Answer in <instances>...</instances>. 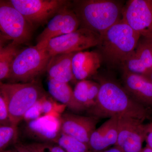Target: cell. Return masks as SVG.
<instances>
[{
	"label": "cell",
	"mask_w": 152,
	"mask_h": 152,
	"mask_svg": "<svg viewBox=\"0 0 152 152\" xmlns=\"http://www.w3.org/2000/svg\"><path fill=\"white\" fill-rule=\"evenodd\" d=\"M152 41V40L147 38H140L135 50L136 56L151 72H152V58L151 49Z\"/></svg>",
	"instance_id": "21"
},
{
	"label": "cell",
	"mask_w": 152,
	"mask_h": 152,
	"mask_svg": "<svg viewBox=\"0 0 152 152\" xmlns=\"http://www.w3.org/2000/svg\"><path fill=\"white\" fill-rule=\"evenodd\" d=\"M66 106L61 104L57 105L50 98L48 97L46 95L41 98V109L42 115H49L54 113L61 114Z\"/></svg>",
	"instance_id": "25"
},
{
	"label": "cell",
	"mask_w": 152,
	"mask_h": 152,
	"mask_svg": "<svg viewBox=\"0 0 152 152\" xmlns=\"http://www.w3.org/2000/svg\"><path fill=\"white\" fill-rule=\"evenodd\" d=\"M2 125H2L1 124H0V126H2Z\"/></svg>",
	"instance_id": "39"
},
{
	"label": "cell",
	"mask_w": 152,
	"mask_h": 152,
	"mask_svg": "<svg viewBox=\"0 0 152 152\" xmlns=\"http://www.w3.org/2000/svg\"><path fill=\"white\" fill-rule=\"evenodd\" d=\"M61 132L88 145L99 120L90 116L65 113L61 116Z\"/></svg>",
	"instance_id": "12"
},
{
	"label": "cell",
	"mask_w": 152,
	"mask_h": 152,
	"mask_svg": "<svg viewBox=\"0 0 152 152\" xmlns=\"http://www.w3.org/2000/svg\"><path fill=\"white\" fill-rule=\"evenodd\" d=\"M30 145L35 152H47L42 143H33Z\"/></svg>",
	"instance_id": "32"
},
{
	"label": "cell",
	"mask_w": 152,
	"mask_h": 152,
	"mask_svg": "<svg viewBox=\"0 0 152 152\" xmlns=\"http://www.w3.org/2000/svg\"><path fill=\"white\" fill-rule=\"evenodd\" d=\"M119 118L118 115L110 118L94 131L89 142L91 152H103L115 145L118 132Z\"/></svg>",
	"instance_id": "15"
},
{
	"label": "cell",
	"mask_w": 152,
	"mask_h": 152,
	"mask_svg": "<svg viewBox=\"0 0 152 152\" xmlns=\"http://www.w3.org/2000/svg\"><path fill=\"white\" fill-rule=\"evenodd\" d=\"M141 36L122 20L100 35L96 51L109 66L122 67L135 52Z\"/></svg>",
	"instance_id": "2"
},
{
	"label": "cell",
	"mask_w": 152,
	"mask_h": 152,
	"mask_svg": "<svg viewBox=\"0 0 152 152\" xmlns=\"http://www.w3.org/2000/svg\"><path fill=\"white\" fill-rule=\"evenodd\" d=\"M122 68L132 73L145 76L151 72L146 68L142 62L136 56L135 52L126 60Z\"/></svg>",
	"instance_id": "23"
},
{
	"label": "cell",
	"mask_w": 152,
	"mask_h": 152,
	"mask_svg": "<svg viewBox=\"0 0 152 152\" xmlns=\"http://www.w3.org/2000/svg\"><path fill=\"white\" fill-rule=\"evenodd\" d=\"M151 52L152 58V41L151 42Z\"/></svg>",
	"instance_id": "37"
},
{
	"label": "cell",
	"mask_w": 152,
	"mask_h": 152,
	"mask_svg": "<svg viewBox=\"0 0 152 152\" xmlns=\"http://www.w3.org/2000/svg\"><path fill=\"white\" fill-rule=\"evenodd\" d=\"M9 42H10L6 37L3 35L0 32V51L2 50L5 46L9 43Z\"/></svg>",
	"instance_id": "33"
},
{
	"label": "cell",
	"mask_w": 152,
	"mask_h": 152,
	"mask_svg": "<svg viewBox=\"0 0 152 152\" xmlns=\"http://www.w3.org/2000/svg\"><path fill=\"white\" fill-rule=\"evenodd\" d=\"M1 152H35L30 145L17 144L13 149L6 150Z\"/></svg>",
	"instance_id": "29"
},
{
	"label": "cell",
	"mask_w": 152,
	"mask_h": 152,
	"mask_svg": "<svg viewBox=\"0 0 152 152\" xmlns=\"http://www.w3.org/2000/svg\"><path fill=\"white\" fill-rule=\"evenodd\" d=\"M100 87V86L98 82L91 81L88 90L87 110L92 107L95 104L99 92Z\"/></svg>",
	"instance_id": "27"
},
{
	"label": "cell",
	"mask_w": 152,
	"mask_h": 152,
	"mask_svg": "<svg viewBox=\"0 0 152 152\" xmlns=\"http://www.w3.org/2000/svg\"><path fill=\"white\" fill-rule=\"evenodd\" d=\"M10 3L34 26L48 22L63 9L71 5L67 0H10Z\"/></svg>",
	"instance_id": "7"
},
{
	"label": "cell",
	"mask_w": 152,
	"mask_h": 152,
	"mask_svg": "<svg viewBox=\"0 0 152 152\" xmlns=\"http://www.w3.org/2000/svg\"><path fill=\"white\" fill-rule=\"evenodd\" d=\"M18 135L17 126L12 124L0 126V151H4L7 147L15 143Z\"/></svg>",
	"instance_id": "22"
},
{
	"label": "cell",
	"mask_w": 152,
	"mask_h": 152,
	"mask_svg": "<svg viewBox=\"0 0 152 152\" xmlns=\"http://www.w3.org/2000/svg\"><path fill=\"white\" fill-rule=\"evenodd\" d=\"M0 91L7 105L12 124L18 126L25 113L45 95L37 82L26 83H3L0 82Z\"/></svg>",
	"instance_id": "4"
},
{
	"label": "cell",
	"mask_w": 152,
	"mask_h": 152,
	"mask_svg": "<svg viewBox=\"0 0 152 152\" xmlns=\"http://www.w3.org/2000/svg\"><path fill=\"white\" fill-rule=\"evenodd\" d=\"M34 28L9 1L0 0V32L20 46L29 42Z\"/></svg>",
	"instance_id": "6"
},
{
	"label": "cell",
	"mask_w": 152,
	"mask_h": 152,
	"mask_svg": "<svg viewBox=\"0 0 152 152\" xmlns=\"http://www.w3.org/2000/svg\"><path fill=\"white\" fill-rule=\"evenodd\" d=\"M71 5L72 3L49 21L37 38V46L43 48L52 39L72 32L80 28L78 19Z\"/></svg>",
	"instance_id": "11"
},
{
	"label": "cell",
	"mask_w": 152,
	"mask_h": 152,
	"mask_svg": "<svg viewBox=\"0 0 152 152\" xmlns=\"http://www.w3.org/2000/svg\"><path fill=\"white\" fill-rule=\"evenodd\" d=\"M99 37L92 31L80 28L72 32L52 39L43 48L50 57L77 53L96 46Z\"/></svg>",
	"instance_id": "8"
},
{
	"label": "cell",
	"mask_w": 152,
	"mask_h": 152,
	"mask_svg": "<svg viewBox=\"0 0 152 152\" xmlns=\"http://www.w3.org/2000/svg\"><path fill=\"white\" fill-rule=\"evenodd\" d=\"M61 114L44 115L27 123L28 134L46 143H56L61 132Z\"/></svg>",
	"instance_id": "14"
},
{
	"label": "cell",
	"mask_w": 152,
	"mask_h": 152,
	"mask_svg": "<svg viewBox=\"0 0 152 152\" xmlns=\"http://www.w3.org/2000/svg\"><path fill=\"white\" fill-rule=\"evenodd\" d=\"M20 50L18 45L10 42L0 51V82L10 78L12 63Z\"/></svg>",
	"instance_id": "19"
},
{
	"label": "cell",
	"mask_w": 152,
	"mask_h": 152,
	"mask_svg": "<svg viewBox=\"0 0 152 152\" xmlns=\"http://www.w3.org/2000/svg\"><path fill=\"white\" fill-rule=\"evenodd\" d=\"M152 84V72H151L149 74H148L146 76H144Z\"/></svg>",
	"instance_id": "36"
},
{
	"label": "cell",
	"mask_w": 152,
	"mask_h": 152,
	"mask_svg": "<svg viewBox=\"0 0 152 152\" xmlns=\"http://www.w3.org/2000/svg\"><path fill=\"white\" fill-rule=\"evenodd\" d=\"M147 124L140 120L119 116L116 143L124 152H139L145 140Z\"/></svg>",
	"instance_id": "10"
},
{
	"label": "cell",
	"mask_w": 152,
	"mask_h": 152,
	"mask_svg": "<svg viewBox=\"0 0 152 152\" xmlns=\"http://www.w3.org/2000/svg\"><path fill=\"white\" fill-rule=\"evenodd\" d=\"M94 77L100 87L95 104L86 111L88 116L99 120L118 115L143 122L152 117V112L134 100L116 80L97 75Z\"/></svg>",
	"instance_id": "1"
},
{
	"label": "cell",
	"mask_w": 152,
	"mask_h": 152,
	"mask_svg": "<svg viewBox=\"0 0 152 152\" xmlns=\"http://www.w3.org/2000/svg\"><path fill=\"white\" fill-rule=\"evenodd\" d=\"M47 152H66L57 145L50 143H42Z\"/></svg>",
	"instance_id": "30"
},
{
	"label": "cell",
	"mask_w": 152,
	"mask_h": 152,
	"mask_svg": "<svg viewBox=\"0 0 152 152\" xmlns=\"http://www.w3.org/2000/svg\"><path fill=\"white\" fill-rule=\"evenodd\" d=\"M51 57L37 45L20 50L12 63L9 79L23 83L34 81L46 71Z\"/></svg>",
	"instance_id": "5"
},
{
	"label": "cell",
	"mask_w": 152,
	"mask_h": 152,
	"mask_svg": "<svg viewBox=\"0 0 152 152\" xmlns=\"http://www.w3.org/2000/svg\"><path fill=\"white\" fill-rule=\"evenodd\" d=\"M48 86L51 96L74 113H78L86 111V108L76 100L73 91L67 83L49 79Z\"/></svg>",
	"instance_id": "18"
},
{
	"label": "cell",
	"mask_w": 152,
	"mask_h": 152,
	"mask_svg": "<svg viewBox=\"0 0 152 152\" xmlns=\"http://www.w3.org/2000/svg\"><path fill=\"white\" fill-rule=\"evenodd\" d=\"M102 63L100 56L96 51H81L73 57L72 67L75 80H88L98 73Z\"/></svg>",
	"instance_id": "16"
},
{
	"label": "cell",
	"mask_w": 152,
	"mask_h": 152,
	"mask_svg": "<svg viewBox=\"0 0 152 152\" xmlns=\"http://www.w3.org/2000/svg\"><path fill=\"white\" fill-rule=\"evenodd\" d=\"M122 80L126 92L137 103L152 112V84L143 76L131 73L124 68Z\"/></svg>",
	"instance_id": "13"
},
{
	"label": "cell",
	"mask_w": 152,
	"mask_h": 152,
	"mask_svg": "<svg viewBox=\"0 0 152 152\" xmlns=\"http://www.w3.org/2000/svg\"><path fill=\"white\" fill-rule=\"evenodd\" d=\"M0 124L3 125L12 124L7 102L4 96L0 91Z\"/></svg>",
	"instance_id": "28"
},
{
	"label": "cell",
	"mask_w": 152,
	"mask_h": 152,
	"mask_svg": "<svg viewBox=\"0 0 152 152\" xmlns=\"http://www.w3.org/2000/svg\"><path fill=\"white\" fill-rule=\"evenodd\" d=\"M103 152H124V151H122L118 147L116 146H114V147L113 148H109Z\"/></svg>",
	"instance_id": "34"
},
{
	"label": "cell",
	"mask_w": 152,
	"mask_h": 152,
	"mask_svg": "<svg viewBox=\"0 0 152 152\" xmlns=\"http://www.w3.org/2000/svg\"><path fill=\"white\" fill-rule=\"evenodd\" d=\"M139 152H152V150L148 147L142 148Z\"/></svg>",
	"instance_id": "35"
},
{
	"label": "cell",
	"mask_w": 152,
	"mask_h": 152,
	"mask_svg": "<svg viewBox=\"0 0 152 152\" xmlns=\"http://www.w3.org/2000/svg\"><path fill=\"white\" fill-rule=\"evenodd\" d=\"M75 53L63 54L51 57L46 70L49 79L67 83L75 80L72 67L73 57Z\"/></svg>",
	"instance_id": "17"
},
{
	"label": "cell",
	"mask_w": 152,
	"mask_h": 152,
	"mask_svg": "<svg viewBox=\"0 0 152 152\" xmlns=\"http://www.w3.org/2000/svg\"><path fill=\"white\" fill-rule=\"evenodd\" d=\"M147 146L152 150V129L150 127L149 124H147V133L145 140Z\"/></svg>",
	"instance_id": "31"
},
{
	"label": "cell",
	"mask_w": 152,
	"mask_h": 152,
	"mask_svg": "<svg viewBox=\"0 0 152 152\" xmlns=\"http://www.w3.org/2000/svg\"><path fill=\"white\" fill-rule=\"evenodd\" d=\"M56 144L66 152H91L86 144L62 132Z\"/></svg>",
	"instance_id": "20"
},
{
	"label": "cell",
	"mask_w": 152,
	"mask_h": 152,
	"mask_svg": "<svg viewBox=\"0 0 152 152\" xmlns=\"http://www.w3.org/2000/svg\"><path fill=\"white\" fill-rule=\"evenodd\" d=\"M150 127H151V128L152 129V123H151V124H149Z\"/></svg>",
	"instance_id": "38"
},
{
	"label": "cell",
	"mask_w": 152,
	"mask_h": 152,
	"mask_svg": "<svg viewBox=\"0 0 152 152\" xmlns=\"http://www.w3.org/2000/svg\"><path fill=\"white\" fill-rule=\"evenodd\" d=\"M41 109V98L25 113L23 120L26 122L38 118L42 116Z\"/></svg>",
	"instance_id": "26"
},
{
	"label": "cell",
	"mask_w": 152,
	"mask_h": 152,
	"mask_svg": "<svg viewBox=\"0 0 152 152\" xmlns=\"http://www.w3.org/2000/svg\"><path fill=\"white\" fill-rule=\"evenodd\" d=\"M91 81L89 80L80 81L76 84L74 94L77 101L88 109V92Z\"/></svg>",
	"instance_id": "24"
},
{
	"label": "cell",
	"mask_w": 152,
	"mask_h": 152,
	"mask_svg": "<svg viewBox=\"0 0 152 152\" xmlns=\"http://www.w3.org/2000/svg\"><path fill=\"white\" fill-rule=\"evenodd\" d=\"M122 20L141 37L152 40V0L128 1Z\"/></svg>",
	"instance_id": "9"
},
{
	"label": "cell",
	"mask_w": 152,
	"mask_h": 152,
	"mask_svg": "<svg viewBox=\"0 0 152 152\" xmlns=\"http://www.w3.org/2000/svg\"><path fill=\"white\" fill-rule=\"evenodd\" d=\"M71 6L80 28L101 35L121 20L124 5L121 1L115 0H75Z\"/></svg>",
	"instance_id": "3"
}]
</instances>
